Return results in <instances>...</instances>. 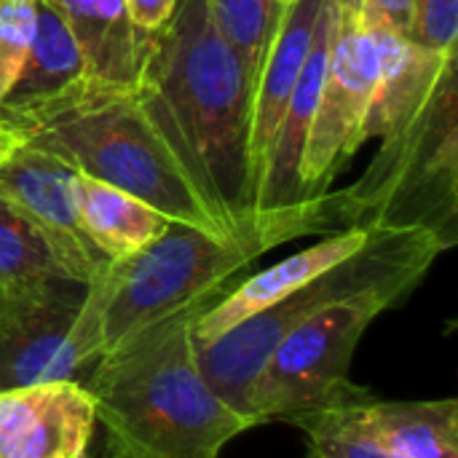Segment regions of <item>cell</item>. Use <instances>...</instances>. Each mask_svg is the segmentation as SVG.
Here are the masks:
<instances>
[{
  "label": "cell",
  "instance_id": "obj_1",
  "mask_svg": "<svg viewBox=\"0 0 458 458\" xmlns=\"http://www.w3.org/2000/svg\"><path fill=\"white\" fill-rule=\"evenodd\" d=\"M137 86L212 207L233 225L255 212L252 81L207 0H177L172 16L148 35Z\"/></svg>",
  "mask_w": 458,
  "mask_h": 458
},
{
  "label": "cell",
  "instance_id": "obj_2",
  "mask_svg": "<svg viewBox=\"0 0 458 458\" xmlns=\"http://www.w3.org/2000/svg\"><path fill=\"white\" fill-rule=\"evenodd\" d=\"M0 123L19 145L46 150L81 174L131 193L172 223L209 233L239 225L201 193L140 86H110L83 75L43 102L0 113Z\"/></svg>",
  "mask_w": 458,
  "mask_h": 458
},
{
  "label": "cell",
  "instance_id": "obj_3",
  "mask_svg": "<svg viewBox=\"0 0 458 458\" xmlns=\"http://www.w3.org/2000/svg\"><path fill=\"white\" fill-rule=\"evenodd\" d=\"M209 303L142 327L86 376L113 458H220L236 435L252 429L199 368L191 325Z\"/></svg>",
  "mask_w": 458,
  "mask_h": 458
},
{
  "label": "cell",
  "instance_id": "obj_4",
  "mask_svg": "<svg viewBox=\"0 0 458 458\" xmlns=\"http://www.w3.org/2000/svg\"><path fill=\"white\" fill-rule=\"evenodd\" d=\"M346 228L352 217L341 191L282 209H255L228 233L169 223L145 250L107 266L102 354L174 311L217 301L260 255L301 236H330Z\"/></svg>",
  "mask_w": 458,
  "mask_h": 458
},
{
  "label": "cell",
  "instance_id": "obj_5",
  "mask_svg": "<svg viewBox=\"0 0 458 458\" xmlns=\"http://www.w3.org/2000/svg\"><path fill=\"white\" fill-rule=\"evenodd\" d=\"M443 252L445 244L424 228H373L370 242L357 255L239 322L220 338L196 346V360L207 384L231 411L252 424L247 411L250 386L284 335L322 309L357 293L376 287L416 290Z\"/></svg>",
  "mask_w": 458,
  "mask_h": 458
},
{
  "label": "cell",
  "instance_id": "obj_6",
  "mask_svg": "<svg viewBox=\"0 0 458 458\" xmlns=\"http://www.w3.org/2000/svg\"><path fill=\"white\" fill-rule=\"evenodd\" d=\"M368 172L344 188L352 228H424L456 244L458 142L454 64L429 102L386 131Z\"/></svg>",
  "mask_w": 458,
  "mask_h": 458
},
{
  "label": "cell",
  "instance_id": "obj_7",
  "mask_svg": "<svg viewBox=\"0 0 458 458\" xmlns=\"http://www.w3.org/2000/svg\"><path fill=\"white\" fill-rule=\"evenodd\" d=\"M413 290L376 287L344 298L284 335L255 376L247 411L252 424H298L306 416L346 408L373 394L349 378L365 330Z\"/></svg>",
  "mask_w": 458,
  "mask_h": 458
},
{
  "label": "cell",
  "instance_id": "obj_8",
  "mask_svg": "<svg viewBox=\"0 0 458 458\" xmlns=\"http://www.w3.org/2000/svg\"><path fill=\"white\" fill-rule=\"evenodd\" d=\"M105 271L91 284L51 279L0 293V392L86 381L105 352Z\"/></svg>",
  "mask_w": 458,
  "mask_h": 458
},
{
  "label": "cell",
  "instance_id": "obj_9",
  "mask_svg": "<svg viewBox=\"0 0 458 458\" xmlns=\"http://www.w3.org/2000/svg\"><path fill=\"white\" fill-rule=\"evenodd\" d=\"M378 72L381 54L373 30L362 27L360 16L341 13L301 161L303 196L325 193L338 169L365 145L362 129L378 86Z\"/></svg>",
  "mask_w": 458,
  "mask_h": 458
},
{
  "label": "cell",
  "instance_id": "obj_10",
  "mask_svg": "<svg viewBox=\"0 0 458 458\" xmlns=\"http://www.w3.org/2000/svg\"><path fill=\"white\" fill-rule=\"evenodd\" d=\"M81 172L30 145H16L0 161V199L32 220L59 250L72 276L91 284L107 266L89 242L78 209Z\"/></svg>",
  "mask_w": 458,
  "mask_h": 458
},
{
  "label": "cell",
  "instance_id": "obj_11",
  "mask_svg": "<svg viewBox=\"0 0 458 458\" xmlns=\"http://www.w3.org/2000/svg\"><path fill=\"white\" fill-rule=\"evenodd\" d=\"M94 427L91 394L78 381L0 392V458H81Z\"/></svg>",
  "mask_w": 458,
  "mask_h": 458
},
{
  "label": "cell",
  "instance_id": "obj_12",
  "mask_svg": "<svg viewBox=\"0 0 458 458\" xmlns=\"http://www.w3.org/2000/svg\"><path fill=\"white\" fill-rule=\"evenodd\" d=\"M338 21L341 11L333 0H322L317 24H314V38L309 56L303 62V70L293 86V94L284 105L282 121L276 126L260 191L255 199V209H282L290 204H298L309 196H303L301 188V161L309 140V129L317 113V102L322 94L325 72H327V59L338 35Z\"/></svg>",
  "mask_w": 458,
  "mask_h": 458
},
{
  "label": "cell",
  "instance_id": "obj_13",
  "mask_svg": "<svg viewBox=\"0 0 458 458\" xmlns=\"http://www.w3.org/2000/svg\"><path fill=\"white\" fill-rule=\"evenodd\" d=\"M370 233H373V228H346V231L330 233L322 242H317L314 247H306V250L284 258L282 263H276L260 274H252L244 282H239L236 287L225 290L215 303H209L204 311L196 314V319L191 325L193 346H204V344L220 338L239 322L279 303L282 298H287L290 293L314 282L325 271L349 260L370 242Z\"/></svg>",
  "mask_w": 458,
  "mask_h": 458
},
{
  "label": "cell",
  "instance_id": "obj_14",
  "mask_svg": "<svg viewBox=\"0 0 458 458\" xmlns=\"http://www.w3.org/2000/svg\"><path fill=\"white\" fill-rule=\"evenodd\" d=\"M319 5L322 0H290L282 5L276 32L271 38L263 67L258 72L252 89V115H250V174H252L255 199L260 191L266 158L276 126L282 121L284 105L309 56Z\"/></svg>",
  "mask_w": 458,
  "mask_h": 458
},
{
  "label": "cell",
  "instance_id": "obj_15",
  "mask_svg": "<svg viewBox=\"0 0 458 458\" xmlns=\"http://www.w3.org/2000/svg\"><path fill=\"white\" fill-rule=\"evenodd\" d=\"M344 421L394 458H458L456 400L381 403L362 400L335 408Z\"/></svg>",
  "mask_w": 458,
  "mask_h": 458
},
{
  "label": "cell",
  "instance_id": "obj_16",
  "mask_svg": "<svg viewBox=\"0 0 458 458\" xmlns=\"http://www.w3.org/2000/svg\"><path fill=\"white\" fill-rule=\"evenodd\" d=\"M67 24L83 72L110 86H137L148 54V35L129 19L123 0H46Z\"/></svg>",
  "mask_w": 458,
  "mask_h": 458
},
{
  "label": "cell",
  "instance_id": "obj_17",
  "mask_svg": "<svg viewBox=\"0 0 458 458\" xmlns=\"http://www.w3.org/2000/svg\"><path fill=\"white\" fill-rule=\"evenodd\" d=\"M78 209L89 242L110 263L137 255L172 223L150 204L89 174H81Z\"/></svg>",
  "mask_w": 458,
  "mask_h": 458
},
{
  "label": "cell",
  "instance_id": "obj_18",
  "mask_svg": "<svg viewBox=\"0 0 458 458\" xmlns=\"http://www.w3.org/2000/svg\"><path fill=\"white\" fill-rule=\"evenodd\" d=\"M83 75V59L67 24L46 0H38V27L30 54L11 91L0 99V113L24 110L35 102H43Z\"/></svg>",
  "mask_w": 458,
  "mask_h": 458
},
{
  "label": "cell",
  "instance_id": "obj_19",
  "mask_svg": "<svg viewBox=\"0 0 458 458\" xmlns=\"http://www.w3.org/2000/svg\"><path fill=\"white\" fill-rule=\"evenodd\" d=\"M51 279L75 276L51 239L0 199V293Z\"/></svg>",
  "mask_w": 458,
  "mask_h": 458
},
{
  "label": "cell",
  "instance_id": "obj_20",
  "mask_svg": "<svg viewBox=\"0 0 458 458\" xmlns=\"http://www.w3.org/2000/svg\"><path fill=\"white\" fill-rule=\"evenodd\" d=\"M209 13L225 43L242 59L252 89L263 67L266 51L276 32L282 3L279 0H207Z\"/></svg>",
  "mask_w": 458,
  "mask_h": 458
},
{
  "label": "cell",
  "instance_id": "obj_21",
  "mask_svg": "<svg viewBox=\"0 0 458 458\" xmlns=\"http://www.w3.org/2000/svg\"><path fill=\"white\" fill-rule=\"evenodd\" d=\"M38 0H0V99L11 91L35 38Z\"/></svg>",
  "mask_w": 458,
  "mask_h": 458
},
{
  "label": "cell",
  "instance_id": "obj_22",
  "mask_svg": "<svg viewBox=\"0 0 458 458\" xmlns=\"http://www.w3.org/2000/svg\"><path fill=\"white\" fill-rule=\"evenodd\" d=\"M295 427H301L309 435L306 458H394L392 454L376 448L362 435H357L338 411L306 416Z\"/></svg>",
  "mask_w": 458,
  "mask_h": 458
},
{
  "label": "cell",
  "instance_id": "obj_23",
  "mask_svg": "<svg viewBox=\"0 0 458 458\" xmlns=\"http://www.w3.org/2000/svg\"><path fill=\"white\" fill-rule=\"evenodd\" d=\"M458 0H416L408 38L435 54H456Z\"/></svg>",
  "mask_w": 458,
  "mask_h": 458
},
{
  "label": "cell",
  "instance_id": "obj_24",
  "mask_svg": "<svg viewBox=\"0 0 458 458\" xmlns=\"http://www.w3.org/2000/svg\"><path fill=\"white\" fill-rule=\"evenodd\" d=\"M413 3L416 0H365L360 11L362 27L370 30H389L397 35L411 32V19H413Z\"/></svg>",
  "mask_w": 458,
  "mask_h": 458
},
{
  "label": "cell",
  "instance_id": "obj_25",
  "mask_svg": "<svg viewBox=\"0 0 458 458\" xmlns=\"http://www.w3.org/2000/svg\"><path fill=\"white\" fill-rule=\"evenodd\" d=\"M126 3V11H129V19L134 21L137 30H145V32H153L158 30L174 11L177 0H123Z\"/></svg>",
  "mask_w": 458,
  "mask_h": 458
},
{
  "label": "cell",
  "instance_id": "obj_26",
  "mask_svg": "<svg viewBox=\"0 0 458 458\" xmlns=\"http://www.w3.org/2000/svg\"><path fill=\"white\" fill-rule=\"evenodd\" d=\"M16 145H19V142H16V137H13V134L0 123V161H3V158L16 148Z\"/></svg>",
  "mask_w": 458,
  "mask_h": 458
},
{
  "label": "cell",
  "instance_id": "obj_27",
  "mask_svg": "<svg viewBox=\"0 0 458 458\" xmlns=\"http://www.w3.org/2000/svg\"><path fill=\"white\" fill-rule=\"evenodd\" d=\"M333 3L338 5V11H341V13L360 16V11H362V3H365V0H333Z\"/></svg>",
  "mask_w": 458,
  "mask_h": 458
},
{
  "label": "cell",
  "instance_id": "obj_28",
  "mask_svg": "<svg viewBox=\"0 0 458 458\" xmlns=\"http://www.w3.org/2000/svg\"><path fill=\"white\" fill-rule=\"evenodd\" d=\"M81 458H94V456H91V454H89V451H86V454H83V456H81Z\"/></svg>",
  "mask_w": 458,
  "mask_h": 458
},
{
  "label": "cell",
  "instance_id": "obj_29",
  "mask_svg": "<svg viewBox=\"0 0 458 458\" xmlns=\"http://www.w3.org/2000/svg\"><path fill=\"white\" fill-rule=\"evenodd\" d=\"M279 3H282V5H284V3H290V0H279Z\"/></svg>",
  "mask_w": 458,
  "mask_h": 458
}]
</instances>
